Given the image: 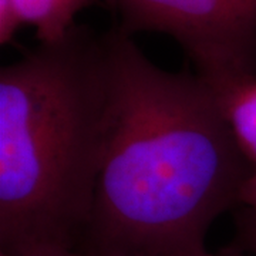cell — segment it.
Returning a JSON list of instances; mask_svg holds the SVG:
<instances>
[{
    "label": "cell",
    "instance_id": "1",
    "mask_svg": "<svg viewBox=\"0 0 256 256\" xmlns=\"http://www.w3.org/2000/svg\"><path fill=\"white\" fill-rule=\"evenodd\" d=\"M112 116L80 245L111 256H204L212 224L254 172L210 86L146 58L132 36L106 33Z\"/></svg>",
    "mask_w": 256,
    "mask_h": 256
},
{
    "label": "cell",
    "instance_id": "2",
    "mask_svg": "<svg viewBox=\"0 0 256 256\" xmlns=\"http://www.w3.org/2000/svg\"><path fill=\"white\" fill-rule=\"evenodd\" d=\"M106 33L73 26L0 70V254L80 245L110 132Z\"/></svg>",
    "mask_w": 256,
    "mask_h": 256
},
{
    "label": "cell",
    "instance_id": "3",
    "mask_svg": "<svg viewBox=\"0 0 256 256\" xmlns=\"http://www.w3.org/2000/svg\"><path fill=\"white\" fill-rule=\"evenodd\" d=\"M128 34L174 38L212 88L256 76V0H108Z\"/></svg>",
    "mask_w": 256,
    "mask_h": 256
},
{
    "label": "cell",
    "instance_id": "4",
    "mask_svg": "<svg viewBox=\"0 0 256 256\" xmlns=\"http://www.w3.org/2000/svg\"><path fill=\"white\" fill-rule=\"evenodd\" d=\"M97 0H0V43L8 44L24 24L36 28L40 43L63 38L74 18Z\"/></svg>",
    "mask_w": 256,
    "mask_h": 256
},
{
    "label": "cell",
    "instance_id": "5",
    "mask_svg": "<svg viewBox=\"0 0 256 256\" xmlns=\"http://www.w3.org/2000/svg\"><path fill=\"white\" fill-rule=\"evenodd\" d=\"M212 90L239 150L256 170V76Z\"/></svg>",
    "mask_w": 256,
    "mask_h": 256
},
{
    "label": "cell",
    "instance_id": "6",
    "mask_svg": "<svg viewBox=\"0 0 256 256\" xmlns=\"http://www.w3.org/2000/svg\"><path fill=\"white\" fill-rule=\"evenodd\" d=\"M0 256H111L102 254L100 250H96L84 245H76V246H56V248H43V249H34L18 255H8L0 254Z\"/></svg>",
    "mask_w": 256,
    "mask_h": 256
},
{
    "label": "cell",
    "instance_id": "7",
    "mask_svg": "<svg viewBox=\"0 0 256 256\" xmlns=\"http://www.w3.org/2000/svg\"><path fill=\"white\" fill-rule=\"evenodd\" d=\"M239 204L246 206L249 210V216L256 220V170H254V172L250 174L244 185Z\"/></svg>",
    "mask_w": 256,
    "mask_h": 256
},
{
    "label": "cell",
    "instance_id": "8",
    "mask_svg": "<svg viewBox=\"0 0 256 256\" xmlns=\"http://www.w3.org/2000/svg\"><path fill=\"white\" fill-rule=\"evenodd\" d=\"M244 236L246 238L250 250L256 255V220L248 216V220L244 224Z\"/></svg>",
    "mask_w": 256,
    "mask_h": 256
},
{
    "label": "cell",
    "instance_id": "9",
    "mask_svg": "<svg viewBox=\"0 0 256 256\" xmlns=\"http://www.w3.org/2000/svg\"><path fill=\"white\" fill-rule=\"evenodd\" d=\"M204 256H238V255H210V254H208V252H206V254H205Z\"/></svg>",
    "mask_w": 256,
    "mask_h": 256
}]
</instances>
